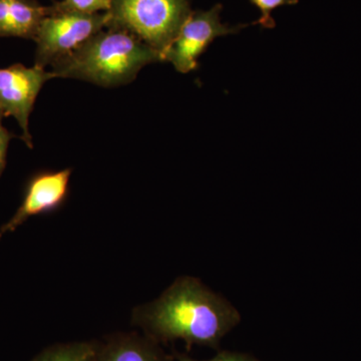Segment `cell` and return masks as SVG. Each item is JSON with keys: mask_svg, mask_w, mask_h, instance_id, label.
Listing matches in <instances>:
<instances>
[{"mask_svg": "<svg viewBox=\"0 0 361 361\" xmlns=\"http://www.w3.org/2000/svg\"><path fill=\"white\" fill-rule=\"evenodd\" d=\"M56 78L52 71L37 65L26 68L16 63L0 68V110L4 116H13L23 130L21 139L32 149V137L28 121L37 97L45 82Z\"/></svg>", "mask_w": 361, "mask_h": 361, "instance_id": "cell-6", "label": "cell"}, {"mask_svg": "<svg viewBox=\"0 0 361 361\" xmlns=\"http://www.w3.org/2000/svg\"><path fill=\"white\" fill-rule=\"evenodd\" d=\"M106 13V26L133 33L163 58L192 9L189 0H111Z\"/></svg>", "mask_w": 361, "mask_h": 361, "instance_id": "cell-3", "label": "cell"}, {"mask_svg": "<svg viewBox=\"0 0 361 361\" xmlns=\"http://www.w3.org/2000/svg\"><path fill=\"white\" fill-rule=\"evenodd\" d=\"M222 6L216 4L206 11H192L180 27L177 37L164 54L180 73H188L198 68V59L217 37L239 32L248 25L230 26L221 21Z\"/></svg>", "mask_w": 361, "mask_h": 361, "instance_id": "cell-5", "label": "cell"}, {"mask_svg": "<svg viewBox=\"0 0 361 361\" xmlns=\"http://www.w3.org/2000/svg\"><path fill=\"white\" fill-rule=\"evenodd\" d=\"M238 310L200 280L183 276L153 302L137 306L132 322L154 341H183L188 346L218 344L240 322Z\"/></svg>", "mask_w": 361, "mask_h": 361, "instance_id": "cell-1", "label": "cell"}, {"mask_svg": "<svg viewBox=\"0 0 361 361\" xmlns=\"http://www.w3.org/2000/svg\"><path fill=\"white\" fill-rule=\"evenodd\" d=\"M4 118V113L0 110V177H1L4 169H6L7 149H8L9 142L14 137V135L11 134V133L2 125Z\"/></svg>", "mask_w": 361, "mask_h": 361, "instance_id": "cell-13", "label": "cell"}, {"mask_svg": "<svg viewBox=\"0 0 361 361\" xmlns=\"http://www.w3.org/2000/svg\"><path fill=\"white\" fill-rule=\"evenodd\" d=\"M11 0H0V37H7Z\"/></svg>", "mask_w": 361, "mask_h": 361, "instance_id": "cell-15", "label": "cell"}, {"mask_svg": "<svg viewBox=\"0 0 361 361\" xmlns=\"http://www.w3.org/2000/svg\"><path fill=\"white\" fill-rule=\"evenodd\" d=\"M250 1L261 13L260 18L255 23L269 30L275 27L274 18L271 16L273 11L280 6H294L298 4V0H250Z\"/></svg>", "mask_w": 361, "mask_h": 361, "instance_id": "cell-12", "label": "cell"}, {"mask_svg": "<svg viewBox=\"0 0 361 361\" xmlns=\"http://www.w3.org/2000/svg\"><path fill=\"white\" fill-rule=\"evenodd\" d=\"M111 6V0H63L54 2L51 8L59 13L96 14L108 13Z\"/></svg>", "mask_w": 361, "mask_h": 361, "instance_id": "cell-11", "label": "cell"}, {"mask_svg": "<svg viewBox=\"0 0 361 361\" xmlns=\"http://www.w3.org/2000/svg\"><path fill=\"white\" fill-rule=\"evenodd\" d=\"M49 13V6L33 0H11L7 37L35 39L42 21Z\"/></svg>", "mask_w": 361, "mask_h": 361, "instance_id": "cell-9", "label": "cell"}, {"mask_svg": "<svg viewBox=\"0 0 361 361\" xmlns=\"http://www.w3.org/2000/svg\"><path fill=\"white\" fill-rule=\"evenodd\" d=\"M177 361H200L193 360V358L189 357V356L185 355H180L177 356ZM202 361H259L254 358L253 356L248 355H244V353H230V351H222V353H218L215 357H213L210 360H202Z\"/></svg>", "mask_w": 361, "mask_h": 361, "instance_id": "cell-14", "label": "cell"}, {"mask_svg": "<svg viewBox=\"0 0 361 361\" xmlns=\"http://www.w3.org/2000/svg\"><path fill=\"white\" fill-rule=\"evenodd\" d=\"M108 23L106 13H59L49 6V13L33 39L37 42L35 63L45 68L63 61L106 27Z\"/></svg>", "mask_w": 361, "mask_h": 361, "instance_id": "cell-4", "label": "cell"}, {"mask_svg": "<svg viewBox=\"0 0 361 361\" xmlns=\"http://www.w3.org/2000/svg\"><path fill=\"white\" fill-rule=\"evenodd\" d=\"M71 168L44 171L32 176L26 184L20 208L13 218L0 228V238L20 227L28 218L56 212L63 207L70 191Z\"/></svg>", "mask_w": 361, "mask_h": 361, "instance_id": "cell-7", "label": "cell"}, {"mask_svg": "<svg viewBox=\"0 0 361 361\" xmlns=\"http://www.w3.org/2000/svg\"><path fill=\"white\" fill-rule=\"evenodd\" d=\"M158 61H163L161 54L133 33L106 26L51 71L56 78L113 87L130 84L144 66Z\"/></svg>", "mask_w": 361, "mask_h": 361, "instance_id": "cell-2", "label": "cell"}, {"mask_svg": "<svg viewBox=\"0 0 361 361\" xmlns=\"http://www.w3.org/2000/svg\"><path fill=\"white\" fill-rule=\"evenodd\" d=\"M32 361H96V341L54 344L44 349Z\"/></svg>", "mask_w": 361, "mask_h": 361, "instance_id": "cell-10", "label": "cell"}, {"mask_svg": "<svg viewBox=\"0 0 361 361\" xmlns=\"http://www.w3.org/2000/svg\"><path fill=\"white\" fill-rule=\"evenodd\" d=\"M96 361H176L151 337L118 332L96 341Z\"/></svg>", "mask_w": 361, "mask_h": 361, "instance_id": "cell-8", "label": "cell"}]
</instances>
